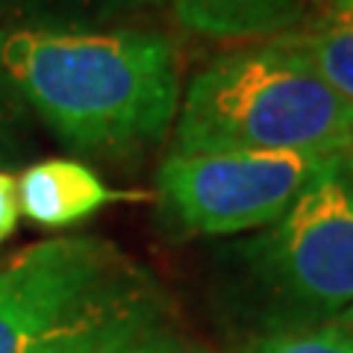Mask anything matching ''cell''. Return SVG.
Masks as SVG:
<instances>
[{"instance_id": "6", "label": "cell", "mask_w": 353, "mask_h": 353, "mask_svg": "<svg viewBox=\"0 0 353 353\" xmlns=\"http://www.w3.org/2000/svg\"><path fill=\"white\" fill-rule=\"evenodd\" d=\"M18 209L41 230H62L92 218L109 203L145 201L141 192L112 189L94 168L80 159H41L15 176Z\"/></svg>"}, {"instance_id": "12", "label": "cell", "mask_w": 353, "mask_h": 353, "mask_svg": "<svg viewBox=\"0 0 353 353\" xmlns=\"http://www.w3.org/2000/svg\"><path fill=\"white\" fill-rule=\"evenodd\" d=\"M83 353H176L168 333L162 327H150L141 330V333L132 336H121L112 341H103V345H94Z\"/></svg>"}, {"instance_id": "9", "label": "cell", "mask_w": 353, "mask_h": 353, "mask_svg": "<svg viewBox=\"0 0 353 353\" xmlns=\"http://www.w3.org/2000/svg\"><path fill=\"white\" fill-rule=\"evenodd\" d=\"M165 0H0V6L27 18L18 27H53V30H109L124 21L148 15Z\"/></svg>"}, {"instance_id": "13", "label": "cell", "mask_w": 353, "mask_h": 353, "mask_svg": "<svg viewBox=\"0 0 353 353\" xmlns=\"http://www.w3.org/2000/svg\"><path fill=\"white\" fill-rule=\"evenodd\" d=\"M18 218H21V209H18V183H15V174L0 171V245H3V241L15 233Z\"/></svg>"}, {"instance_id": "5", "label": "cell", "mask_w": 353, "mask_h": 353, "mask_svg": "<svg viewBox=\"0 0 353 353\" xmlns=\"http://www.w3.org/2000/svg\"><path fill=\"white\" fill-rule=\"evenodd\" d=\"M327 176H353V159L315 153H171L157 171L165 224L183 236L271 227Z\"/></svg>"}, {"instance_id": "8", "label": "cell", "mask_w": 353, "mask_h": 353, "mask_svg": "<svg viewBox=\"0 0 353 353\" xmlns=\"http://www.w3.org/2000/svg\"><path fill=\"white\" fill-rule=\"evenodd\" d=\"M289 39L306 53L315 71L353 103V0H333L330 9Z\"/></svg>"}, {"instance_id": "10", "label": "cell", "mask_w": 353, "mask_h": 353, "mask_svg": "<svg viewBox=\"0 0 353 353\" xmlns=\"http://www.w3.org/2000/svg\"><path fill=\"white\" fill-rule=\"evenodd\" d=\"M248 353H353V324L336 321L321 327L265 333Z\"/></svg>"}, {"instance_id": "2", "label": "cell", "mask_w": 353, "mask_h": 353, "mask_svg": "<svg viewBox=\"0 0 353 353\" xmlns=\"http://www.w3.org/2000/svg\"><path fill=\"white\" fill-rule=\"evenodd\" d=\"M315 153L353 159V103L289 36L236 48L192 77L174 153Z\"/></svg>"}, {"instance_id": "11", "label": "cell", "mask_w": 353, "mask_h": 353, "mask_svg": "<svg viewBox=\"0 0 353 353\" xmlns=\"http://www.w3.org/2000/svg\"><path fill=\"white\" fill-rule=\"evenodd\" d=\"M30 109L18 97V92L0 74V171L27 157L32 145V121Z\"/></svg>"}, {"instance_id": "14", "label": "cell", "mask_w": 353, "mask_h": 353, "mask_svg": "<svg viewBox=\"0 0 353 353\" xmlns=\"http://www.w3.org/2000/svg\"><path fill=\"white\" fill-rule=\"evenodd\" d=\"M345 324H353V312H350V315L345 318Z\"/></svg>"}, {"instance_id": "4", "label": "cell", "mask_w": 353, "mask_h": 353, "mask_svg": "<svg viewBox=\"0 0 353 353\" xmlns=\"http://www.w3.org/2000/svg\"><path fill=\"white\" fill-rule=\"evenodd\" d=\"M224 280L265 333L353 312V176H327L283 218L224 253Z\"/></svg>"}, {"instance_id": "7", "label": "cell", "mask_w": 353, "mask_h": 353, "mask_svg": "<svg viewBox=\"0 0 353 353\" xmlns=\"http://www.w3.org/2000/svg\"><path fill=\"white\" fill-rule=\"evenodd\" d=\"M312 0H168L174 18L206 39H280L301 30Z\"/></svg>"}, {"instance_id": "3", "label": "cell", "mask_w": 353, "mask_h": 353, "mask_svg": "<svg viewBox=\"0 0 353 353\" xmlns=\"http://www.w3.org/2000/svg\"><path fill=\"white\" fill-rule=\"evenodd\" d=\"M148 271L97 236L30 245L0 265V353H83L159 327Z\"/></svg>"}, {"instance_id": "1", "label": "cell", "mask_w": 353, "mask_h": 353, "mask_svg": "<svg viewBox=\"0 0 353 353\" xmlns=\"http://www.w3.org/2000/svg\"><path fill=\"white\" fill-rule=\"evenodd\" d=\"M0 74L68 150L130 159L159 145L183 103L180 57L159 30H0Z\"/></svg>"}]
</instances>
